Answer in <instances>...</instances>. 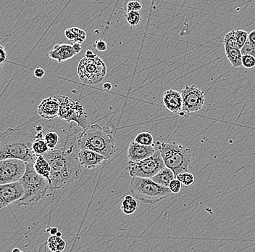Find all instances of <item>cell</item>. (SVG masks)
I'll use <instances>...</instances> for the list:
<instances>
[{
	"instance_id": "cell-1",
	"label": "cell",
	"mask_w": 255,
	"mask_h": 252,
	"mask_svg": "<svg viewBox=\"0 0 255 252\" xmlns=\"http://www.w3.org/2000/svg\"><path fill=\"white\" fill-rule=\"evenodd\" d=\"M43 156L50 164V189H62L79 180L82 170L74 147L49 150Z\"/></svg>"
},
{
	"instance_id": "cell-2",
	"label": "cell",
	"mask_w": 255,
	"mask_h": 252,
	"mask_svg": "<svg viewBox=\"0 0 255 252\" xmlns=\"http://www.w3.org/2000/svg\"><path fill=\"white\" fill-rule=\"evenodd\" d=\"M34 133L21 129H8L0 134V160L21 159L25 162H34L36 154L32 150Z\"/></svg>"
},
{
	"instance_id": "cell-3",
	"label": "cell",
	"mask_w": 255,
	"mask_h": 252,
	"mask_svg": "<svg viewBox=\"0 0 255 252\" xmlns=\"http://www.w3.org/2000/svg\"><path fill=\"white\" fill-rule=\"evenodd\" d=\"M78 146L81 149L95 151L108 159L116 150L113 130L108 125L101 127L97 124L89 125L80 134Z\"/></svg>"
},
{
	"instance_id": "cell-4",
	"label": "cell",
	"mask_w": 255,
	"mask_h": 252,
	"mask_svg": "<svg viewBox=\"0 0 255 252\" xmlns=\"http://www.w3.org/2000/svg\"><path fill=\"white\" fill-rule=\"evenodd\" d=\"M33 163L26 162V170L21 179L19 180L24 188L23 197L14 203L19 207L36 205L46 196L48 190L50 188V183L47 179L36 172Z\"/></svg>"
},
{
	"instance_id": "cell-5",
	"label": "cell",
	"mask_w": 255,
	"mask_h": 252,
	"mask_svg": "<svg viewBox=\"0 0 255 252\" xmlns=\"http://www.w3.org/2000/svg\"><path fill=\"white\" fill-rule=\"evenodd\" d=\"M154 145L160 152L165 166L173 172L175 177L189 170L191 157L190 148L175 142L157 141Z\"/></svg>"
},
{
	"instance_id": "cell-6",
	"label": "cell",
	"mask_w": 255,
	"mask_h": 252,
	"mask_svg": "<svg viewBox=\"0 0 255 252\" xmlns=\"http://www.w3.org/2000/svg\"><path fill=\"white\" fill-rule=\"evenodd\" d=\"M132 196L141 203L154 204L173 196L169 188L160 186L151 178L132 177L130 182Z\"/></svg>"
},
{
	"instance_id": "cell-7",
	"label": "cell",
	"mask_w": 255,
	"mask_h": 252,
	"mask_svg": "<svg viewBox=\"0 0 255 252\" xmlns=\"http://www.w3.org/2000/svg\"><path fill=\"white\" fill-rule=\"evenodd\" d=\"M55 96L60 103L58 113L60 119L67 122H76L84 130L90 125L89 114L79 101L65 95H57Z\"/></svg>"
},
{
	"instance_id": "cell-8",
	"label": "cell",
	"mask_w": 255,
	"mask_h": 252,
	"mask_svg": "<svg viewBox=\"0 0 255 252\" xmlns=\"http://www.w3.org/2000/svg\"><path fill=\"white\" fill-rule=\"evenodd\" d=\"M107 65L101 57H83L78 65V74L83 82L88 84H99L107 74Z\"/></svg>"
},
{
	"instance_id": "cell-9",
	"label": "cell",
	"mask_w": 255,
	"mask_h": 252,
	"mask_svg": "<svg viewBox=\"0 0 255 252\" xmlns=\"http://www.w3.org/2000/svg\"><path fill=\"white\" fill-rule=\"evenodd\" d=\"M165 167V162L157 148L155 153L146 159L139 162H129L128 170L131 177L151 178Z\"/></svg>"
},
{
	"instance_id": "cell-10",
	"label": "cell",
	"mask_w": 255,
	"mask_h": 252,
	"mask_svg": "<svg viewBox=\"0 0 255 252\" xmlns=\"http://www.w3.org/2000/svg\"><path fill=\"white\" fill-rule=\"evenodd\" d=\"M26 162L17 159L0 160V185L15 183L23 176Z\"/></svg>"
},
{
	"instance_id": "cell-11",
	"label": "cell",
	"mask_w": 255,
	"mask_h": 252,
	"mask_svg": "<svg viewBox=\"0 0 255 252\" xmlns=\"http://www.w3.org/2000/svg\"><path fill=\"white\" fill-rule=\"evenodd\" d=\"M181 93L183 112L194 113L202 109L205 103V92L195 84L186 86Z\"/></svg>"
},
{
	"instance_id": "cell-12",
	"label": "cell",
	"mask_w": 255,
	"mask_h": 252,
	"mask_svg": "<svg viewBox=\"0 0 255 252\" xmlns=\"http://www.w3.org/2000/svg\"><path fill=\"white\" fill-rule=\"evenodd\" d=\"M23 194V186L20 181L0 185V209L15 203Z\"/></svg>"
},
{
	"instance_id": "cell-13",
	"label": "cell",
	"mask_w": 255,
	"mask_h": 252,
	"mask_svg": "<svg viewBox=\"0 0 255 252\" xmlns=\"http://www.w3.org/2000/svg\"><path fill=\"white\" fill-rule=\"evenodd\" d=\"M81 49L82 47L79 43L75 42L73 45L69 44H57L49 52V56L52 60L62 63L76 56L81 52Z\"/></svg>"
},
{
	"instance_id": "cell-14",
	"label": "cell",
	"mask_w": 255,
	"mask_h": 252,
	"mask_svg": "<svg viewBox=\"0 0 255 252\" xmlns=\"http://www.w3.org/2000/svg\"><path fill=\"white\" fill-rule=\"evenodd\" d=\"M156 147L152 146H144L139 144L135 141H132L128 149V158L129 162H136L146 159L152 156L155 153Z\"/></svg>"
},
{
	"instance_id": "cell-15",
	"label": "cell",
	"mask_w": 255,
	"mask_h": 252,
	"mask_svg": "<svg viewBox=\"0 0 255 252\" xmlns=\"http://www.w3.org/2000/svg\"><path fill=\"white\" fill-rule=\"evenodd\" d=\"M59 107L58 99L56 96L49 97L41 102L38 106L37 113L43 119L52 120L58 116Z\"/></svg>"
},
{
	"instance_id": "cell-16",
	"label": "cell",
	"mask_w": 255,
	"mask_h": 252,
	"mask_svg": "<svg viewBox=\"0 0 255 252\" xmlns=\"http://www.w3.org/2000/svg\"><path fill=\"white\" fill-rule=\"evenodd\" d=\"M164 105L170 112L173 114H180L183 111V99L181 92L170 89L164 92Z\"/></svg>"
},
{
	"instance_id": "cell-17",
	"label": "cell",
	"mask_w": 255,
	"mask_h": 252,
	"mask_svg": "<svg viewBox=\"0 0 255 252\" xmlns=\"http://www.w3.org/2000/svg\"><path fill=\"white\" fill-rule=\"evenodd\" d=\"M78 158L81 167L86 169H94L98 167L107 158L95 151L88 149H81Z\"/></svg>"
},
{
	"instance_id": "cell-18",
	"label": "cell",
	"mask_w": 255,
	"mask_h": 252,
	"mask_svg": "<svg viewBox=\"0 0 255 252\" xmlns=\"http://www.w3.org/2000/svg\"><path fill=\"white\" fill-rule=\"evenodd\" d=\"M33 167L35 170L41 176L47 179L49 183H51L50 173L51 167L47 159L43 156V155H38L36 160L33 163Z\"/></svg>"
},
{
	"instance_id": "cell-19",
	"label": "cell",
	"mask_w": 255,
	"mask_h": 252,
	"mask_svg": "<svg viewBox=\"0 0 255 252\" xmlns=\"http://www.w3.org/2000/svg\"><path fill=\"white\" fill-rule=\"evenodd\" d=\"M175 178L174 173L168 167H165L154 176L151 178L155 183H158L160 186L168 188L170 182Z\"/></svg>"
},
{
	"instance_id": "cell-20",
	"label": "cell",
	"mask_w": 255,
	"mask_h": 252,
	"mask_svg": "<svg viewBox=\"0 0 255 252\" xmlns=\"http://www.w3.org/2000/svg\"><path fill=\"white\" fill-rule=\"evenodd\" d=\"M65 35L67 39L76 43H79V44L84 43L87 38V32L79 27H73V28L65 30Z\"/></svg>"
},
{
	"instance_id": "cell-21",
	"label": "cell",
	"mask_w": 255,
	"mask_h": 252,
	"mask_svg": "<svg viewBox=\"0 0 255 252\" xmlns=\"http://www.w3.org/2000/svg\"><path fill=\"white\" fill-rule=\"evenodd\" d=\"M225 47L226 57L230 62L231 64L235 68L242 66V54L240 49L234 47Z\"/></svg>"
},
{
	"instance_id": "cell-22",
	"label": "cell",
	"mask_w": 255,
	"mask_h": 252,
	"mask_svg": "<svg viewBox=\"0 0 255 252\" xmlns=\"http://www.w3.org/2000/svg\"><path fill=\"white\" fill-rule=\"evenodd\" d=\"M138 208V202L133 196L127 195L124 198L121 205V210L125 215H131Z\"/></svg>"
},
{
	"instance_id": "cell-23",
	"label": "cell",
	"mask_w": 255,
	"mask_h": 252,
	"mask_svg": "<svg viewBox=\"0 0 255 252\" xmlns=\"http://www.w3.org/2000/svg\"><path fill=\"white\" fill-rule=\"evenodd\" d=\"M48 248L53 252H62L66 247V242L62 237L53 235L51 236L47 241Z\"/></svg>"
},
{
	"instance_id": "cell-24",
	"label": "cell",
	"mask_w": 255,
	"mask_h": 252,
	"mask_svg": "<svg viewBox=\"0 0 255 252\" xmlns=\"http://www.w3.org/2000/svg\"><path fill=\"white\" fill-rule=\"evenodd\" d=\"M32 150L33 153L38 156V155H43L49 151L47 143H46L44 138H35L32 143Z\"/></svg>"
},
{
	"instance_id": "cell-25",
	"label": "cell",
	"mask_w": 255,
	"mask_h": 252,
	"mask_svg": "<svg viewBox=\"0 0 255 252\" xmlns=\"http://www.w3.org/2000/svg\"><path fill=\"white\" fill-rule=\"evenodd\" d=\"M134 141L144 146H152L154 145V138L149 132H143L137 135Z\"/></svg>"
},
{
	"instance_id": "cell-26",
	"label": "cell",
	"mask_w": 255,
	"mask_h": 252,
	"mask_svg": "<svg viewBox=\"0 0 255 252\" xmlns=\"http://www.w3.org/2000/svg\"><path fill=\"white\" fill-rule=\"evenodd\" d=\"M223 43L224 47H234V48H239L238 44H237V39H236V31L233 30L230 32L226 33L223 39Z\"/></svg>"
},
{
	"instance_id": "cell-27",
	"label": "cell",
	"mask_w": 255,
	"mask_h": 252,
	"mask_svg": "<svg viewBox=\"0 0 255 252\" xmlns=\"http://www.w3.org/2000/svg\"><path fill=\"white\" fill-rule=\"evenodd\" d=\"M44 140L47 143L49 150H54L58 144L59 135L57 132H49L44 136Z\"/></svg>"
},
{
	"instance_id": "cell-28",
	"label": "cell",
	"mask_w": 255,
	"mask_h": 252,
	"mask_svg": "<svg viewBox=\"0 0 255 252\" xmlns=\"http://www.w3.org/2000/svg\"><path fill=\"white\" fill-rule=\"evenodd\" d=\"M127 20L129 25L136 26L141 21V14L138 11H130L127 12Z\"/></svg>"
},
{
	"instance_id": "cell-29",
	"label": "cell",
	"mask_w": 255,
	"mask_h": 252,
	"mask_svg": "<svg viewBox=\"0 0 255 252\" xmlns=\"http://www.w3.org/2000/svg\"><path fill=\"white\" fill-rule=\"evenodd\" d=\"M175 178L181 182L185 186H191L194 183V176L190 172H185L178 174Z\"/></svg>"
},
{
	"instance_id": "cell-30",
	"label": "cell",
	"mask_w": 255,
	"mask_h": 252,
	"mask_svg": "<svg viewBox=\"0 0 255 252\" xmlns=\"http://www.w3.org/2000/svg\"><path fill=\"white\" fill-rule=\"evenodd\" d=\"M142 9V4L140 0H127L125 3L126 12L138 11Z\"/></svg>"
},
{
	"instance_id": "cell-31",
	"label": "cell",
	"mask_w": 255,
	"mask_h": 252,
	"mask_svg": "<svg viewBox=\"0 0 255 252\" xmlns=\"http://www.w3.org/2000/svg\"><path fill=\"white\" fill-rule=\"evenodd\" d=\"M249 33L245 30H236V39L239 49L242 48L248 40Z\"/></svg>"
},
{
	"instance_id": "cell-32",
	"label": "cell",
	"mask_w": 255,
	"mask_h": 252,
	"mask_svg": "<svg viewBox=\"0 0 255 252\" xmlns=\"http://www.w3.org/2000/svg\"><path fill=\"white\" fill-rule=\"evenodd\" d=\"M242 66L253 68L255 66V57L250 55H242Z\"/></svg>"
},
{
	"instance_id": "cell-33",
	"label": "cell",
	"mask_w": 255,
	"mask_h": 252,
	"mask_svg": "<svg viewBox=\"0 0 255 252\" xmlns=\"http://www.w3.org/2000/svg\"><path fill=\"white\" fill-rule=\"evenodd\" d=\"M240 50L242 55H250L255 57V47L249 40L247 41L245 45L240 49Z\"/></svg>"
},
{
	"instance_id": "cell-34",
	"label": "cell",
	"mask_w": 255,
	"mask_h": 252,
	"mask_svg": "<svg viewBox=\"0 0 255 252\" xmlns=\"http://www.w3.org/2000/svg\"><path fill=\"white\" fill-rule=\"evenodd\" d=\"M181 182L177 179L176 178H174L169 185V189L171 191L173 194H177L181 191Z\"/></svg>"
},
{
	"instance_id": "cell-35",
	"label": "cell",
	"mask_w": 255,
	"mask_h": 252,
	"mask_svg": "<svg viewBox=\"0 0 255 252\" xmlns=\"http://www.w3.org/2000/svg\"><path fill=\"white\" fill-rule=\"evenodd\" d=\"M93 47L97 49V50L104 52V51H106L107 49H108V44H107L106 41H104L103 39H100V40L95 41Z\"/></svg>"
},
{
	"instance_id": "cell-36",
	"label": "cell",
	"mask_w": 255,
	"mask_h": 252,
	"mask_svg": "<svg viewBox=\"0 0 255 252\" xmlns=\"http://www.w3.org/2000/svg\"><path fill=\"white\" fill-rule=\"evenodd\" d=\"M8 57L7 52L5 47L0 44V65H2L4 62H6Z\"/></svg>"
},
{
	"instance_id": "cell-37",
	"label": "cell",
	"mask_w": 255,
	"mask_h": 252,
	"mask_svg": "<svg viewBox=\"0 0 255 252\" xmlns=\"http://www.w3.org/2000/svg\"><path fill=\"white\" fill-rule=\"evenodd\" d=\"M44 75H45V71H44V69H43L42 68L38 67V68H36V69L34 70V76H36V78L41 79V78L44 77Z\"/></svg>"
},
{
	"instance_id": "cell-38",
	"label": "cell",
	"mask_w": 255,
	"mask_h": 252,
	"mask_svg": "<svg viewBox=\"0 0 255 252\" xmlns=\"http://www.w3.org/2000/svg\"><path fill=\"white\" fill-rule=\"evenodd\" d=\"M4 79H5V73H4V69L1 67V65H0V87L2 86Z\"/></svg>"
},
{
	"instance_id": "cell-39",
	"label": "cell",
	"mask_w": 255,
	"mask_h": 252,
	"mask_svg": "<svg viewBox=\"0 0 255 252\" xmlns=\"http://www.w3.org/2000/svg\"><path fill=\"white\" fill-rule=\"evenodd\" d=\"M248 40L255 47V30L249 33Z\"/></svg>"
},
{
	"instance_id": "cell-40",
	"label": "cell",
	"mask_w": 255,
	"mask_h": 252,
	"mask_svg": "<svg viewBox=\"0 0 255 252\" xmlns=\"http://www.w3.org/2000/svg\"><path fill=\"white\" fill-rule=\"evenodd\" d=\"M46 232L49 233L52 236L56 235V234L58 232V229L57 228H49L46 230Z\"/></svg>"
},
{
	"instance_id": "cell-41",
	"label": "cell",
	"mask_w": 255,
	"mask_h": 252,
	"mask_svg": "<svg viewBox=\"0 0 255 252\" xmlns=\"http://www.w3.org/2000/svg\"><path fill=\"white\" fill-rule=\"evenodd\" d=\"M103 87L104 90L106 91V92H108V91H111L113 86H112L111 83L105 82V84H103Z\"/></svg>"
},
{
	"instance_id": "cell-42",
	"label": "cell",
	"mask_w": 255,
	"mask_h": 252,
	"mask_svg": "<svg viewBox=\"0 0 255 252\" xmlns=\"http://www.w3.org/2000/svg\"><path fill=\"white\" fill-rule=\"evenodd\" d=\"M96 55H97L94 53L93 51L90 50V49H88L85 54V57H88V58H92V57H95Z\"/></svg>"
},
{
	"instance_id": "cell-43",
	"label": "cell",
	"mask_w": 255,
	"mask_h": 252,
	"mask_svg": "<svg viewBox=\"0 0 255 252\" xmlns=\"http://www.w3.org/2000/svg\"><path fill=\"white\" fill-rule=\"evenodd\" d=\"M62 235H63V234L61 232H59V231L56 234V236H59V237H62Z\"/></svg>"
},
{
	"instance_id": "cell-44",
	"label": "cell",
	"mask_w": 255,
	"mask_h": 252,
	"mask_svg": "<svg viewBox=\"0 0 255 252\" xmlns=\"http://www.w3.org/2000/svg\"><path fill=\"white\" fill-rule=\"evenodd\" d=\"M12 252H21V250H20V249H14V250H12Z\"/></svg>"
}]
</instances>
